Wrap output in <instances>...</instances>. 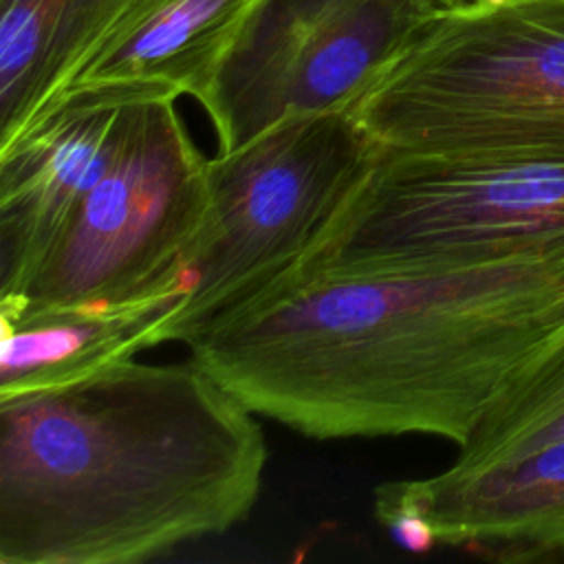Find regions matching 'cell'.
Segmentation results:
<instances>
[{
	"label": "cell",
	"instance_id": "6da1fadb",
	"mask_svg": "<svg viewBox=\"0 0 564 564\" xmlns=\"http://www.w3.org/2000/svg\"><path fill=\"white\" fill-rule=\"evenodd\" d=\"M562 337L564 247L297 269L185 346L249 410L304 436L463 445Z\"/></svg>",
	"mask_w": 564,
	"mask_h": 564
},
{
	"label": "cell",
	"instance_id": "5bb4252c",
	"mask_svg": "<svg viewBox=\"0 0 564 564\" xmlns=\"http://www.w3.org/2000/svg\"><path fill=\"white\" fill-rule=\"evenodd\" d=\"M480 2H487V0H436V4H438V9H441V11L465 9V7H474V4H480Z\"/></svg>",
	"mask_w": 564,
	"mask_h": 564
},
{
	"label": "cell",
	"instance_id": "277c9868",
	"mask_svg": "<svg viewBox=\"0 0 564 564\" xmlns=\"http://www.w3.org/2000/svg\"><path fill=\"white\" fill-rule=\"evenodd\" d=\"M383 148L350 108H333L289 115L207 159V218L170 341L185 344L218 315L302 267Z\"/></svg>",
	"mask_w": 564,
	"mask_h": 564
},
{
	"label": "cell",
	"instance_id": "7a4b0ae2",
	"mask_svg": "<svg viewBox=\"0 0 564 564\" xmlns=\"http://www.w3.org/2000/svg\"><path fill=\"white\" fill-rule=\"evenodd\" d=\"M269 447L196 359L0 397V562L139 564L245 522Z\"/></svg>",
	"mask_w": 564,
	"mask_h": 564
},
{
	"label": "cell",
	"instance_id": "52a82bcc",
	"mask_svg": "<svg viewBox=\"0 0 564 564\" xmlns=\"http://www.w3.org/2000/svg\"><path fill=\"white\" fill-rule=\"evenodd\" d=\"M434 13L436 0H258L198 101L218 152L289 115L348 108Z\"/></svg>",
	"mask_w": 564,
	"mask_h": 564
},
{
	"label": "cell",
	"instance_id": "5b68a950",
	"mask_svg": "<svg viewBox=\"0 0 564 564\" xmlns=\"http://www.w3.org/2000/svg\"><path fill=\"white\" fill-rule=\"evenodd\" d=\"M560 247L564 150L386 145L322 245L297 269L485 262Z\"/></svg>",
	"mask_w": 564,
	"mask_h": 564
},
{
	"label": "cell",
	"instance_id": "7c38bea8",
	"mask_svg": "<svg viewBox=\"0 0 564 564\" xmlns=\"http://www.w3.org/2000/svg\"><path fill=\"white\" fill-rule=\"evenodd\" d=\"M258 0H150L77 82H145L200 101Z\"/></svg>",
	"mask_w": 564,
	"mask_h": 564
},
{
	"label": "cell",
	"instance_id": "8992f818",
	"mask_svg": "<svg viewBox=\"0 0 564 564\" xmlns=\"http://www.w3.org/2000/svg\"><path fill=\"white\" fill-rule=\"evenodd\" d=\"M159 88L134 110L99 183L29 284L0 300V319L101 308L187 291L194 245L207 218V156Z\"/></svg>",
	"mask_w": 564,
	"mask_h": 564
},
{
	"label": "cell",
	"instance_id": "8fae6325",
	"mask_svg": "<svg viewBox=\"0 0 564 564\" xmlns=\"http://www.w3.org/2000/svg\"><path fill=\"white\" fill-rule=\"evenodd\" d=\"M187 291L119 306L0 319V397L62 386L170 341Z\"/></svg>",
	"mask_w": 564,
	"mask_h": 564
},
{
	"label": "cell",
	"instance_id": "9c48e42d",
	"mask_svg": "<svg viewBox=\"0 0 564 564\" xmlns=\"http://www.w3.org/2000/svg\"><path fill=\"white\" fill-rule=\"evenodd\" d=\"M159 88L165 86L70 84L0 145V300L29 284L112 165L137 106Z\"/></svg>",
	"mask_w": 564,
	"mask_h": 564
},
{
	"label": "cell",
	"instance_id": "30bf717a",
	"mask_svg": "<svg viewBox=\"0 0 564 564\" xmlns=\"http://www.w3.org/2000/svg\"><path fill=\"white\" fill-rule=\"evenodd\" d=\"M150 0H0V145Z\"/></svg>",
	"mask_w": 564,
	"mask_h": 564
},
{
	"label": "cell",
	"instance_id": "3957f363",
	"mask_svg": "<svg viewBox=\"0 0 564 564\" xmlns=\"http://www.w3.org/2000/svg\"><path fill=\"white\" fill-rule=\"evenodd\" d=\"M348 108L388 148L564 150V0L434 13Z\"/></svg>",
	"mask_w": 564,
	"mask_h": 564
},
{
	"label": "cell",
	"instance_id": "ba28073f",
	"mask_svg": "<svg viewBox=\"0 0 564 564\" xmlns=\"http://www.w3.org/2000/svg\"><path fill=\"white\" fill-rule=\"evenodd\" d=\"M401 482L445 546L496 562L564 553V337L494 403L449 467Z\"/></svg>",
	"mask_w": 564,
	"mask_h": 564
},
{
	"label": "cell",
	"instance_id": "4fadbf2b",
	"mask_svg": "<svg viewBox=\"0 0 564 564\" xmlns=\"http://www.w3.org/2000/svg\"><path fill=\"white\" fill-rule=\"evenodd\" d=\"M375 518L405 551L425 553L434 544H438L430 520L425 518L416 500L405 491L401 480H386L377 485Z\"/></svg>",
	"mask_w": 564,
	"mask_h": 564
}]
</instances>
